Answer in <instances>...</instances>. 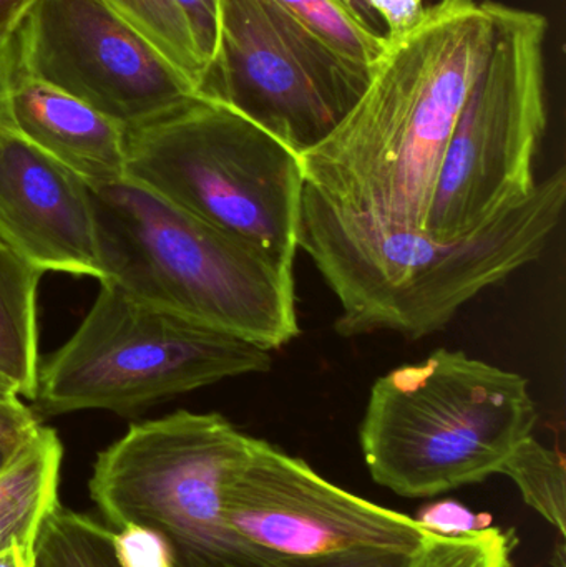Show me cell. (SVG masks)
Listing matches in <instances>:
<instances>
[{
	"label": "cell",
	"mask_w": 566,
	"mask_h": 567,
	"mask_svg": "<svg viewBox=\"0 0 566 567\" xmlns=\"http://www.w3.org/2000/svg\"><path fill=\"white\" fill-rule=\"evenodd\" d=\"M491 2L441 0L385 35L338 128L299 156L306 185L382 225L424 229L435 176L491 40Z\"/></svg>",
	"instance_id": "1"
},
{
	"label": "cell",
	"mask_w": 566,
	"mask_h": 567,
	"mask_svg": "<svg viewBox=\"0 0 566 567\" xmlns=\"http://www.w3.org/2000/svg\"><path fill=\"white\" fill-rule=\"evenodd\" d=\"M565 203L560 168L478 231L439 239L425 229L382 225L339 208L306 185L298 248L341 303L339 336L398 332L422 339L444 329L482 290L537 261Z\"/></svg>",
	"instance_id": "2"
},
{
	"label": "cell",
	"mask_w": 566,
	"mask_h": 567,
	"mask_svg": "<svg viewBox=\"0 0 566 567\" xmlns=\"http://www.w3.org/2000/svg\"><path fill=\"white\" fill-rule=\"evenodd\" d=\"M90 195L102 282L269 352L299 336L291 269L130 179Z\"/></svg>",
	"instance_id": "3"
},
{
	"label": "cell",
	"mask_w": 566,
	"mask_h": 567,
	"mask_svg": "<svg viewBox=\"0 0 566 567\" xmlns=\"http://www.w3.org/2000/svg\"><path fill=\"white\" fill-rule=\"evenodd\" d=\"M537 420L525 377L439 349L375 380L359 442L378 485L431 498L497 475Z\"/></svg>",
	"instance_id": "4"
},
{
	"label": "cell",
	"mask_w": 566,
	"mask_h": 567,
	"mask_svg": "<svg viewBox=\"0 0 566 567\" xmlns=\"http://www.w3.org/2000/svg\"><path fill=\"white\" fill-rule=\"evenodd\" d=\"M126 179L292 271L301 159L228 106L199 95L126 130Z\"/></svg>",
	"instance_id": "5"
},
{
	"label": "cell",
	"mask_w": 566,
	"mask_h": 567,
	"mask_svg": "<svg viewBox=\"0 0 566 567\" xmlns=\"http://www.w3.org/2000/svg\"><path fill=\"white\" fill-rule=\"evenodd\" d=\"M251 436L219 413L178 410L135 423L96 455L90 498L116 535L138 532L166 567H292L228 523L225 488Z\"/></svg>",
	"instance_id": "6"
},
{
	"label": "cell",
	"mask_w": 566,
	"mask_h": 567,
	"mask_svg": "<svg viewBox=\"0 0 566 567\" xmlns=\"http://www.w3.org/2000/svg\"><path fill=\"white\" fill-rule=\"evenodd\" d=\"M269 350L100 282L73 336L39 367L33 413L130 415L226 379L268 372Z\"/></svg>",
	"instance_id": "7"
},
{
	"label": "cell",
	"mask_w": 566,
	"mask_h": 567,
	"mask_svg": "<svg viewBox=\"0 0 566 567\" xmlns=\"http://www.w3.org/2000/svg\"><path fill=\"white\" fill-rule=\"evenodd\" d=\"M487 52L471 83L435 176L425 231L462 238L534 193L547 128L542 13L491 2Z\"/></svg>",
	"instance_id": "8"
},
{
	"label": "cell",
	"mask_w": 566,
	"mask_h": 567,
	"mask_svg": "<svg viewBox=\"0 0 566 567\" xmlns=\"http://www.w3.org/2000/svg\"><path fill=\"white\" fill-rule=\"evenodd\" d=\"M369 73L275 0H219L218 40L199 95L228 106L301 156L348 116Z\"/></svg>",
	"instance_id": "9"
},
{
	"label": "cell",
	"mask_w": 566,
	"mask_h": 567,
	"mask_svg": "<svg viewBox=\"0 0 566 567\" xmlns=\"http://www.w3.org/2000/svg\"><path fill=\"white\" fill-rule=\"evenodd\" d=\"M12 72L75 96L130 130L199 96L105 0H35L7 43Z\"/></svg>",
	"instance_id": "10"
},
{
	"label": "cell",
	"mask_w": 566,
	"mask_h": 567,
	"mask_svg": "<svg viewBox=\"0 0 566 567\" xmlns=\"http://www.w3.org/2000/svg\"><path fill=\"white\" fill-rule=\"evenodd\" d=\"M225 513L243 539L281 558L412 556L431 535L411 516L332 485L305 460L255 436L226 483Z\"/></svg>",
	"instance_id": "11"
},
{
	"label": "cell",
	"mask_w": 566,
	"mask_h": 567,
	"mask_svg": "<svg viewBox=\"0 0 566 567\" xmlns=\"http://www.w3.org/2000/svg\"><path fill=\"white\" fill-rule=\"evenodd\" d=\"M0 239L43 272L103 281L90 186L0 128Z\"/></svg>",
	"instance_id": "12"
},
{
	"label": "cell",
	"mask_w": 566,
	"mask_h": 567,
	"mask_svg": "<svg viewBox=\"0 0 566 567\" xmlns=\"http://www.w3.org/2000/svg\"><path fill=\"white\" fill-rule=\"evenodd\" d=\"M9 128L90 188L126 179V130L75 96L9 69Z\"/></svg>",
	"instance_id": "13"
},
{
	"label": "cell",
	"mask_w": 566,
	"mask_h": 567,
	"mask_svg": "<svg viewBox=\"0 0 566 567\" xmlns=\"http://www.w3.org/2000/svg\"><path fill=\"white\" fill-rule=\"evenodd\" d=\"M63 446L40 425L0 468V553L35 546L40 526L59 502Z\"/></svg>",
	"instance_id": "14"
},
{
	"label": "cell",
	"mask_w": 566,
	"mask_h": 567,
	"mask_svg": "<svg viewBox=\"0 0 566 567\" xmlns=\"http://www.w3.org/2000/svg\"><path fill=\"white\" fill-rule=\"evenodd\" d=\"M43 275L0 239V373L30 402L39 382L37 289Z\"/></svg>",
	"instance_id": "15"
},
{
	"label": "cell",
	"mask_w": 566,
	"mask_h": 567,
	"mask_svg": "<svg viewBox=\"0 0 566 567\" xmlns=\"http://www.w3.org/2000/svg\"><path fill=\"white\" fill-rule=\"evenodd\" d=\"M35 567H133L103 522L56 503L40 526Z\"/></svg>",
	"instance_id": "16"
},
{
	"label": "cell",
	"mask_w": 566,
	"mask_h": 567,
	"mask_svg": "<svg viewBox=\"0 0 566 567\" xmlns=\"http://www.w3.org/2000/svg\"><path fill=\"white\" fill-rule=\"evenodd\" d=\"M292 19L342 59L371 69L385 47L366 17L342 0H275Z\"/></svg>",
	"instance_id": "17"
},
{
	"label": "cell",
	"mask_w": 566,
	"mask_h": 567,
	"mask_svg": "<svg viewBox=\"0 0 566 567\" xmlns=\"http://www.w3.org/2000/svg\"><path fill=\"white\" fill-rule=\"evenodd\" d=\"M498 473L508 476L521 489L524 502L565 538L566 470L562 453L528 436Z\"/></svg>",
	"instance_id": "18"
},
{
	"label": "cell",
	"mask_w": 566,
	"mask_h": 567,
	"mask_svg": "<svg viewBox=\"0 0 566 567\" xmlns=\"http://www.w3.org/2000/svg\"><path fill=\"white\" fill-rule=\"evenodd\" d=\"M126 22L146 37L199 93L205 66L192 33L173 0H105Z\"/></svg>",
	"instance_id": "19"
},
{
	"label": "cell",
	"mask_w": 566,
	"mask_h": 567,
	"mask_svg": "<svg viewBox=\"0 0 566 567\" xmlns=\"http://www.w3.org/2000/svg\"><path fill=\"white\" fill-rule=\"evenodd\" d=\"M517 545L515 529L494 526L459 538L431 533L411 556L408 567H507Z\"/></svg>",
	"instance_id": "20"
},
{
	"label": "cell",
	"mask_w": 566,
	"mask_h": 567,
	"mask_svg": "<svg viewBox=\"0 0 566 567\" xmlns=\"http://www.w3.org/2000/svg\"><path fill=\"white\" fill-rule=\"evenodd\" d=\"M414 519L425 532L445 538H459L471 533L484 532L492 526L491 515L471 512L467 506L455 499L431 503L424 506Z\"/></svg>",
	"instance_id": "21"
},
{
	"label": "cell",
	"mask_w": 566,
	"mask_h": 567,
	"mask_svg": "<svg viewBox=\"0 0 566 567\" xmlns=\"http://www.w3.org/2000/svg\"><path fill=\"white\" fill-rule=\"evenodd\" d=\"M182 12L203 66L208 70L218 40L219 0H173Z\"/></svg>",
	"instance_id": "22"
},
{
	"label": "cell",
	"mask_w": 566,
	"mask_h": 567,
	"mask_svg": "<svg viewBox=\"0 0 566 567\" xmlns=\"http://www.w3.org/2000/svg\"><path fill=\"white\" fill-rule=\"evenodd\" d=\"M42 423L39 416L32 409L23 405L22 399L0 400V449L13 452Z\"/></svg>",
	"instance_id": "23"
},
{
	"label": "cell",
	"mask_w": 566,
	"mask_h": 567,
	"mask_svg": "<svg viewBox=\"0 0 566 567\" xmlns=\"http://www.w3.org/2000/svg\"><path fill=\"white\" fill-rule=\"evenodd\" d=\"M411 556L389 551H352L296 558L292 567H408Z\"/></svg>",
	"instance_id": "24"
},
{
	"label": "cell",
	"mask_w": 566,
	"mask_h": 567,
	"mask_svg": "<svg viewBox=\"0 0 566 567\" xmlns=\"http://www.w3.org/2000/svg\"><path fill=\"white\" fill-rule=\"evenodd\" d=\"M359 12L361 6L375 10L388 25V35H401L411 30L424 13L422 0H352ZM362 13V12H361Z\"/></svg>",
	"instance_id": "25"
},
{
	"label": "cell",
	"mask_w": 566,
	"mask_h": 567,
	"mask_svg": "<svg viewBox=\"0 0 566 567\" xmlns=\"http://www.w3.org/2000/svg\"><path fill=\"white\" fill-rule=\"evenodd\" d=\"M35 0H0V50L6 49L20 20Z\"/></svg>",
	"instance_id": "26"
},
{
	"label": "cell",
	"mask_w": 566,
	"mask_h": 567,
	"mask_svg": "<svg viewBox=\"0 0 566 567\" xmlns=\"http://www.w3.org/2000/svg\"><path fill=\"white\" fill-rule=\"evenodd\" d=\"M0 567H35V546L17 545L0 553Z\"/></svg>",
	"instance_id": "27"
},
{
	"label": "cell",
	"mask_w": 566,
	"mask_h": 567,
	"mask_svg": "<svg viewBox=\"0 0 566 567\" xmlns=\"http://www.w3.org/2000/svg\"><path fill=\"white\" fill-rule=\"evenodd\" d=\"M9 85V62H7V45L0 50V128H9L6 112V93Z\"/></svg>",
	"instance_id": "28"
},
{
	"label": "cell",
	"mask_w": 566,
	"mask_h": 567,
	"mask_svg": "<svg viewBox=\"0 0 566 567\" xmlns=\"http://www.w3.org/2000/svg\"><path fill=\"white\" fill-rule=\"evenodd\" d=\"M20 399L19 389L12 380L7 379L3 373H0V400H17Z\"/></svg>",
	"instance_id": "29"
},
{
	"label": "cell",
	"mask_w": 566,
	"mask_h": 567,
	"mask_svg": "<svg viewBox=\"0 0 566 567\" xmlns=\"http://www.w3.org/2000/svg\"><path fill=\"white\" fill-rule=\"evenodd\" d=\"M12 455V452H9V450L0 449V468H2L3 463L9 460V456Z\"/></svg>",
	"instance_id": "30"
},
{
	"label": "cell",
	"mask_w": 566,
	"mask_h": 567,
	"mask_svg": "<svg viewBox=\"0 0 566 567\" xmlns=\"http://www.w3.org/2000/svg\"><path fill=\"white\" fill-rule=\"evenodd\" d=\"M342 2L349 3V6H352L354 7V9H358V7H356L354 3H352V0H342ZM362 16H364V13H362Z\"/></svg>",
	"instance_id": "31"
},
{
	"label": "cell",
	"mask_w": 566,
	"mask_h": 567,
	"mask_svg": "<svg viewBox=\"0 0 566 567\" xmlns=\"http://www.w3.org/2000/svg\"><path fill=\"white\" fill-rule=\"evenodd\" d=\"M507 567H518V566H514V565H512V563H511V565H508Z\"/></svg>",
	"instance_id": "32"
}]
</instances>
